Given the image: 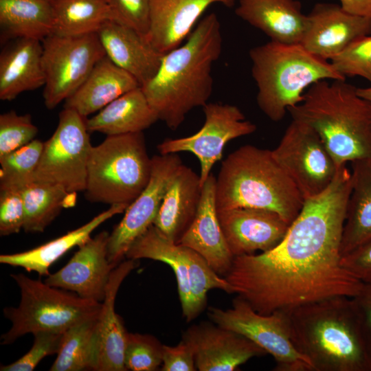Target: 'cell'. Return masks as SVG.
Segmentation results:
<instances>
[{
	"label": "cell",
	"mask_w": 371,
	"mask_h": 371,
	"mask_svg": "<svg viewBox=\"0 0 371 371\" xmlns=\"http://www.w3.org/2000/svg\"><path fill=\"white\" fill-rule=\"evenodd\" d=\"M346 12L362 16L371 17V0H339Z\"/></svg>",
	"instance_id": "f6af8a7d"
},
{
	"label": "cell",
	"mask_w": 371,
	"mask_h": 371,
	"mask_svg": "<svg viewBox=\"0 0 371 371\" xmlns=\"http://www.w3.org/2000/svg\"><path fill=\"white\" fill-rule=\"evenodd\" d=\"M182 339L192 348L199 371H233L267 352L247 337L214 323L192 325Z\"/></svg>",
	"instance_id": "ac0fdd59"
},
{
	"label": "cell",
	"mask_w": 371,
	"mask_h": 371,
	"mask_svg": "<svg viewBox=\"0 0 371 371\" xmlns=\"http://www.w3.org/2000/svg\"><path fill=\"white\" fill-rule=\"evenodd\" d=\"M54 33L60 36L97 34L108 21L113 20L106 0H51Z\"/></svg>",
	"instance_id": "d6a6232c"
},
{
	"label": "cell",
	"mask_w": 371,
	"mask_h": 371,
	"mask_svg": "<svg viewBox=\"0 0 371 371\" xmlns=\"http://www.w3.org/2000/svg\"><path fill=\"white\" fill-rule=\"evenodd\" d=\"M330 63L344 77L360 76L371 85V34L355 41Z\"/></svg>",
	"instance_id": "74e56055"
},
{
	"label": "cell",
	"mask_w": 371,
	"mask_h": 371,
	"mask_svg": "<svg viewBox=\"0 0 371 371\" xmlns=\"http://www.w3.org/2000/svg\"><path fill=\"white\" fill-rule=\"evenodd\" d=\"M25 208L23 229L42 232L59 214L63 208L75 205L76 192L63 187L34 181L21 190Z\"/></svg>",
	"instance_id": "1f68e13d"
},
{
	"label": "cell",
	"mask_w": 371,
	"mask_h": 371,
	"mask_svg": "<svg viewBox=\"0 0 371 371\" xmlns=\"http://www.w3.org/2000/svg\"><path fill=\"white\" fill-rule=\"evenodd\" d=\"M215 196L216 178L210 174L203 184L195 217L178 243L196 251L216 273L225 277L234 256L220 225Z\"/></svg>",
	"instance_id": "ffe728a7"
},
{
	"label": "cell",
	"mask_w": 371,
	"mask_h": 371,
	"mask_svg": "<svg viewBox=\"0 0 371 371\" xmlns=\"http://www.w3.org/2000/svg\"><path fill=\"white\" fill-rule=\"evenodd\" d=\"M207 315L213 323L247 337L270 354L276 361L275 370L313 371L309 360L291 341L286 311L262 314L236 296L231 308L211 306Z\"/></svg>",
	"instance_id": "30bf717a"
},
{
	"label": "cell",
	"mask_w": 371,
	"mask_h": 371,
	"mask_svg": "<svg viewBox=\"0 0 371 371\" xmlns=\"http://www.w3.org/2000/svg\"><path fill=\"white\" fill-rule=\"evenodd\" d=\"M109 233L100 232L80 245L69 262L49 274L45 282L74 292L80 297L102 302L106 286L115 268L107 257Z\"/></svg>",
	"instance_id": "e0dca14e"
},
{
	"label": "cell",
	"mask_w": 371,
	"mask_h": 371,
	"mask_svg": "<svg viewBox=\"0 0 371 371\" xmlns=\"http://www.w3.org/2000/svg\"><path fill=\"white\" fill-rule=\"evenodd\" d=\"M201 190L200 176L182 164L167 185L153 225L178 243L195 217Z\"/></svg>",
	"instance_id": "cb8c5ba5"
},
{
	"label": "cell",
	"mask_w": 371,
	"mask_h": 371,
	"mask_svg": "<svg viewBox=\"0 0 371 371\" xmlns=\"http://www.w3.org/2000/svg\"><path fill=\"white\" fill-rule=\"evenodd\" d=\"M25 222V208L20 190L0 189V235L20 232Z\"/></svg>",
	"instance_id": "60d3db41"
},
{
	"label": "cell",
	"mask_w": 371,
	"mask_h": 371,
	"mask_svg": "<svg viewBox=\"0 0 371 371\" xmlns=\"http://www.w3.org/2000/svg\"><path fill=\"white\" fill-rule=\"evenodd\" d=\"M216 210L254 207L279 214L289 225L304 199L272 150L240 146L222 162L216 179Z\"/></svg>",
	"instance_id": "5b68a950"
},
{
	"label": "cell",
	"mask_w": 371,
	"mask_h": 371,
	"mask_svg": "<svg viewBox=\"0 0 371 371\" xmlns=\"http://www.w3.org/2000/svg\"><path fill=\"white\" fill-rule=\"evenodd\" d=\"M249 55L258 106L273 122L282 120L290 108L302 102L307 87L324 80H346L330 62L300 43L270 41L251 48Z\"/></svg>",
	"instance_id": "8992f818"
},
{
	"label": "cell",
	"mask_w": 371,
	"mask_h": 371,
	"mask_svg": "<svg viewBox=\"0 0 371 371\" xmlns=\"http://www.w3.org/2000/svg\"><path fill=\"white\" fill-rule=\"evenodd\" d=\"M203 109L205 122L199 131L188 137L166 139L157 146L161 155L181 152L194 155L200 162L202 186L214 164L221 159L227 143L256 130V124L247 120L235 105L207 103Z\"/></svg>",
	"instance_id": "5bb4252c"
},
{
	"label": "cell",
	"mask_w": 371,
	"mask_h": 371,
	"mask_svg": "<svg viewBox=\"0 0 371 371\" xmlns=\"http://www.w3.org/2000/svg\"><path fill=\"white\" fill-rule=\"evenodd\" d=\"M341 264L363 284H371V238L341 256Z\"/></svg>",
	"instance_id": "b9f144b4"
},
{
	"label": "cell",
	"mask_w": 371,
	"mask_h": 371,
	"mask_svg": "<svg viewBox=\"0 0 371 371\" xmlns=\"http://www.w3.org/2000/svg\"><path fill=\"white\" fill-rule=\"evenodd\" d=\"M370 162H371V146H370V155H369V157H368Z\"/></svg>",
	"instance_id": "7dc6e473"
},
{
	"label": "cell",
	"mask_w": 371,
	"mask_h": 371,
	"mask_svg": "<svg viewBox=\"0 0 371 371\" xmlns=\"http://www.w3.org/2000/svg\"><path fill=\"white\" fill-rule=\"evenodd\" d=\"M217 215L234 256L272 249L282 241L290 226L279 214L265 209L218 210Z\"/></svg>",
	"instance_id": "d6986e66"
},
{
	"label": "cell",
	"mask_w": 371,
	"mask_h": 371,
	"mask_svg": "<svg viewBox=\"0 0 371 371\" xmlns=\"http://www.w3.org/2000/svg\"><path fill=\"white\" fill-rule=\"evenodd\" d=\"M139 87V83L131 74L105 56L96 63L76 92L65 101L64 107L74 109L87 118Z\"/></svg>",
	"instance_id": "4316f807"
},
{
	"label": "cell",
	"mask_w": 371,
	"mask_h": 371,
	"mask_svg": "<svg viewBox=\"0 0 371 371\" xmlns=\"http://www.w3.org/2000/svg\"><path fill=\"white\" fill-rule=\"evenodd\" d=\"M346 80L311 85L288 112L315 131L336 164L368 158L371 146V102Z\"/></svg>",
	"instance_id": "277c9868"
},
{
	"label": "cell",
	"mask_w": 371,
	"mask_h": 371,
	"mask_svg": "<svg viewBox=\"0 0 371 371\" xmlns=\"http://www.w3.org/2000/svg\"><path fill=\"white\" fill-rule=\"evenodd\" d=\"M86 119L69 108L60 112L54 133L44 142L35 181L58 185L69 192L85 191L93 146Z\"/></svg>",
	"instance_id": "7c38bea8"
},
{
	"label": "cell",
	"mask_w": 371,
	"mask_h": 371,
	"mask_svg": "<svg viewBox=\"0 0 371 371\" xmlns=\"http://www.w3.org/2000/svg\"><path fill=\"white\" fill-rule=\"evenodd\" d=\"M44 142L34 139L0 158V189L21 190L35 181Z\"/></svg>",
	"instance_id": "e575fe53"
},
{
	"label": "cell",
	"mask_w": 371,
	"mask_h": 371,
	"mask_svg": "<svg viewBox=\"0 0 371 371\" xmlns=\"http://www.w3.org/2000/svg\"><path fill=\"white\" fill-rule=\"evenodd\" d=\"M99 315L70 327L64 333L50 371L96 370Z\"/></svg>",
	"instance_id": "836d02e7"
},
{
	"label": "cell",
	"mask_w": 371,
	"mask_h": 371,
	"mask_svg": "<svg viewBox=\"0 0 371 371\" xmlns=\"http://www.w3.org/2000/svg\"><path fill=\"white\" fill-rule=\"evenodd\" d=\"M221 23L205 16L186 42L164 54L155 76L140 86L159 120L176 130L194 108L203 107L213 89L212 65L222 51Z\"/></svg>",
	"instance_id": "7a4b0ae2"
},
{
	"label": "cell",
	"mask_w": 371,
	"mask_h": 371,
	"mask_svg": "<svg viewBox=\"0 0 371 371\" xmlns=\"http://www.w3.org/2000/svg\"><path fill=\"white\" fill-rule=\"evenodd\" d=\"M0 26L8 38L42 41L54 33L51 0H0Z\"/></svg>",
	"instance_id": "4dcf8cb0"
},
{
	"label": "cell",
	"mask_w": 371,
	"mask_h": 371,
	"mask_svg": "<svg viewBox=\"0 0 371 371\" xmlns=\"http://www.w3.org/2000/svg\"><path fill=\"white\" fill-rule=\"evenodd\" d=\"M97 35L106 56L140 86L157 73L164 54L156 50L145 36L113 20L106 22Z\"/></svg>",
	"instance_id": "44dd1931"
},
{
	"label": "cell",
	"mask_w": 371,
	"mask_h": 371,
	"mask_svg": "<svg viewBox=\"0 0 371 371\" xmlns=\"http://www.w3.org/2000/svg\"><path fill=\"white\" fill-rule=\"evenodd\" d=\"M288 313L291 341L313 371H371V359L352 297L335 296Z\"/></svg>",
	"instance_id": "3957f363"
},
{
	"label": "cell",
	"mask_w": 371,
	"mask_h": 371,
	"mask_svg": "<svg viewBox=\"0 0 371 371\" xmlns=\"http://www.w3.org/2000/svg\"><path fill=\"white\" fill-rule=\"evenodd\" d=\"M138 266L137 260L126 259L111 272L98 319V363L96 371H126L124 349L128 332L116 313L115 301L127 276Z\"/></svg>",
	"instance_id": "603a6c76"
},
{
	"label": "cell",
	"mask_w": 371,
	"mask_h": 371,
	"mask_svg": "<svg viewBox=\"0 0 371 371\" xmlns=\"http://www.w3.org/2000/svg\"><path fill=\"white\" fill-rule=\"evenodd\" d=\"M126 258L151 259L171 267L177 280L182 313L188 322L204 310L207 294L211 289L234 293L232 285L216 273L202 256L188 247L170 240L154 225L135 240Z\"/></svg>",
	"instance_id": "9c48e42d"
},
{
	"label": "cell",
	"mask_w": 371,
	"mask_h": 371,
	"mask_svg": "<svg viewBox=\"0 0 371 371\" xmlns=\"http://www.w3.org/2000/svg\"><path fill=\"white\" fill-rule=\"evenodd\" d=\"M350 163L352 185L341 240V256L371 238V162L368 157Z\"/></svg>",
	"instance_id": "f546056e"
},
{
	"label": "cell",
	"mask_w": 371,
	"mask_h": 371,
	"mask_svg": "<svg viewBox=\"0 0 371 371\" xmlns=\"http://www.w3.org/2000/svg\"><path fill=\"white\" fill-rule=\"evenodd\" d=\"M38 128L30 114L10 111L0 115V158L34 139Z\"/></svg>",
	"instance_id": "8d00e7d4"
},
{
	"label": "cell",
	"mask_w": 371,
	"mask_h": 371,
	"mask_svg": "<svg viewBox=\"0 0 371 371\" xmlns=\"http://www.w3.org/2000/svg\"><path fill=\"white\" fill-rule=\"evenodd\" d=\"M352 299L371 359V284H363L359 293Z\"/></svg>",
	"instance_id": "ee69618b"
},
{
	"label": "cell",
	"mask_w": 371,
	"mask_h": 371,
	"mask_svg": "<svg viewBox=\"0 0 371 371\" xmlns=\"http://www.w3.org/2000/svg\"><path fill=\"white\" fill-rule=\"evenodd\" d=\"M42 64L45 77L44 103L53 109L80 87L105 53L97 34L60 36L42 41Z\"/></svg>",
	"instance_id": "8fae6325"
},
{
	"label": "cell",
	"mask_w": 371,
	"mask_h": 371,
	"mask_svg": "<svg viewBox=\"0 0 371 371\" xmlns=\"http://www.w3.org/2000/svg\"><path fill=\"white\" fill-rule=\"evenodd\" d=\"M162 348L154 336L139 333H127L124 364L132 371H155L162 364Z\"/></svg>",
	"instance_id": "d590c367"
},
{
	"label": "cell",
	"mask_w": 371,
	"mask_h": 371,
	"mask_svg": "<svg viewBox=\"0 0 371 371\" xmlns=\"http://www.w3.org/2000/svg\"><path fill=\"white\" fill-rule=\"evenodd\" d=\"M64 333L40 331L34 333V343L30 350L16 361L1 366L0 370H33L45 357L58 352Z\"/></svg>",
	"instance_id": "f35d334b"
},
{
	"label": "cell",
	"mask_w": 371,
	"mask_h": 371,
	"mask_svg": "<svg viewBox=\"0 0 371 371\" xmlns=\"http://www.w3.org/2000/svg\"><path fill=\"white\" fill-rule=\"evenodd\" d=\"M151 170L143 132L107 135L91 147L85 197L93 203L129 205L147 186Z\"/></svg>",
	"instance_id": "52a82bcc"
},
{
	"label": "cell",
	"mask_w": 371,
	"mask_h": 371,
	"mask_svg": "<svg viewBox=\"0 0 371 371\" xmlns=\"http://www.w3.org/2000/svg\"><path fill=\"white\" fill-rule=\"evenodd\" d=\"M113 21L146 36L150 21L151 0H106Z\"/></svg>",
	"instance_id": "ab89813d"
},
{
	"label": "cell",
	"mask_w": 371,
	"mask_h": 371,
	"mask_svg": "<svg viewBox=\"0 0 371 371\" xmlns=\"http://www.w3.org/2000/svg\"><path fill=\"white\" fill-rule=\"evenodd\" d=\"M236 0H151L146 39L159 52L177 47L188 36L199 18L212 4L232 8Z\"/></svg>",
	"instance_id": "7402d4cb"
},
{
	"label": "cell",
	"mask_w": 371,
	"mask_h": 371,
	"mask_svg": "<svg viewBox=\"0 0 371 371\" xmlns=\"http://www.w3.org/2000/svg\"><path fill=\"white\" fill-rule=\"evenodd\" d=\"M235 14L270 41L286 44L300 43L308 21L297 0H239Z\"/></svg>",
	"instance_id": "d4e9b609"
},
{
	"label": "cell",
	"mask_w": 371,
	"mask_h": 371,
	"mask_svg": "<svg viewBox=\"0 0 371 371\" xmlns=\"http://www.w3.org/2000/svg\"><path fill=\"white\" fill-rule=\"evenodd\" d=\"M182 164L177 153L152 157L151 175L147 186L129 204L122 219L109 234L107 257L113 267L126 258L133 243L153 224L167 185Z\"/></svg>",
	"instance_id": "9a60e30c"
},
{
	"label": "cell",
	"mask_w": 371,
	"mask_h": 371,
	"mask_svg": "<svg viewBox=\"0 0 371 371\" xmlns=\"http://www.w3.org/2000/svg\"><path fill=\"white\" fill-rule=\"evenodd\" d=\"M0 55V99L11 101L19 94L44 87L42 41L17 38Z\"/></svg>",
	"instance_id": "484cf974"
},
{
	"label": "cell",
	"mask_w": 371,
	"mask_h": 371,
	"mask_svg": "<svg viewBox=\"0 0 371 371\" xmlns=\"http://www.w3.org/2000/svg\"><path fill=\"white\" fill-rule=\"evenodd\" d=\"M20 289L17 307H5L4 315L11 322L1 342L8 345L27 333L40 331L64 333L70 327L100 313L102 302L49 286L23 273L11 274Z\"/></svg>",
	"instance_id": "ba28073f"
},
{
	"label": "cell",
	"mask_w": 371,
	"mask_h": 371,
	"mask_svg": "<svg viewBox=\"0 0 371 371\" xmlns=\"http://www.w3.org/2000/svg\"><path fill=\"white\" fill-rule=\"evenodd\" d=\"M159 120L140 87L120 96L86 119L89 133L116 135L143 132Z\"/></svg>",
	"instance_id": "f1b7e54d"
},
{
	"label": "cell",
	"mask_w": 371,
	"mask_h": 371,
	"mask_svg": "<svg viewBox=\"0 0 371 371\" xmlns=\"http://www.w3.org/2000/svg\"><path fill=\"white\" fill-rule=\"evenodd\" d=\"M352 185L351 170L343 164L322 193L304 200L276 247L234 256L224 277L234 293L262 314L357 295L363 283L342 267L340 251Z\"/></svg>",
	"instance_id": "6da1fadb"
},
{
	"label": "cell",
	"mask_w": 371,
	"mask_h": 371,
	"mask_svg": "<svg viewBox=\"0 0 371 371\" xmlns=\"http://www.w3.org/2000/svg\"><path fill=\"white\" fill-rule=\"evenodd\" d=\"M161 370H197L194 350L190 344L182 339L176 346L163 345Z\"/></svg>",
	"instance_id": "7bdbcfd3"
},
{
	"label": "cell",
	"mask_w": 371,
	"mask_h": 371,
	"mask_svg": "<svg viewBox=\"0 0 371 371\" xmlns=\"http://www.w3.org/2000/svg\"><path fill=\"white\" fill-rule=\"evenodd\" d=\"M307 17L300 44L328 61L355 41L371 34V17L350 14L338 4L317 3Z\"/></svg>",
	"instance_id": "2e32d148"
},
{
	"label": "cell",
	"mask_w": 371,
	"mask_h": 371,
	"mask_svg": "<svg viewBox=\"0 0 371 371\" xmlns=\"http://www.w3.org/2000/svg\"><path fill=\"white\" fill-rule=\"evenodd\" d=\"M128 204H114L81 227L54 240L23 252L1 254L0 262L36 272L40 276H49L50 266L75 246H80L93 232L112 216L124 212Z\"/></svg>",
	"instance_id": "83f0119b"
},
{
	"label": "cell",
	"mask_w": 371,
	"mask_h": 371,
	"mask_svg": "<svg viewBox=\"0 0 371 371\" xmlns=\"http://www.w3.org/2000/svg\"><path fill=\"white\" fill-rule=\"evenodd\" d=\"M272 153L304 200L322 193L339 168L315 131L297 120L292 119Z\"/></svg>",
	"instance_id": "4fadbf2b"
},
{
	"label": "cell",
	"mask_w": 371,
	"mask_h": 371,
	"mask_svg": "<svg viewBox=\"0 0 371 371\" xmlns=\"http://www.w3.org/2000/svg\"><path fill=\"white\" fill-rule=\"evenodd\" d=\"M357 92L359 96L371 102V85L366 88H357Z\"/></svg>",
	"instance_id": "bcb514c9"
}]
</instances>
